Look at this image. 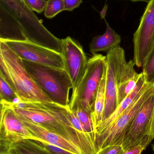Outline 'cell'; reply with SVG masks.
<instances>
[{
	"mask_svg": "<svg viewBox=\"0 0 154 154\" xmlns=\"http://www.w3.org/2000/svg\"><path fill=\"white\" fill-rule=\"evenodd\" d=\"M16 114L54 132L78 146L84 154H97L96 145L82 136L73 126L69 106L53 102L9 104Z\"/></svg>",
	"mask_w": 154,
	"mask_h": 154,
	"instance_id": "1",
	"label": "cell"
},
{
	"mask_svg": "<svg viewBox=\"0 0 154 154\" xmlns=\"http://www.w3.org/2000/svg\"><path fill=\"white\" fill-rule=\"evenodd\" d=\"M0 6L15 19L26 40L61 53V39L44 27L24 0H0Z\"/></svg>",
	"mask_w": 154,
	"mask_h": 154,
	"instance_id": "2",
	"label": "cell"
},
{
	"mask_svg": "<svg viewBox=\"0 0 154 154\" xmlns=\"http://www.w3.org/2000/svg\"><path fill=\"white\" fill-rule=\"evenodd\" d=\"M25 69L52 102L69 106L72 83L65 69L22 60Z\"/></svg>",
	"mask_w": 154,
	"mask_h": 154,
	"instance_id": "3",
	"label": "cell"
},
{
	"mask_svg": "<svg viewBox=\"0 0 154 154\" xmlns=\"http://www.w3.org/2000/svg\"><path fill=\"white\" fill-rule=\"evenodd\" d=\"M0 58L4 62L10 74L14 88L19 98V102H52L27 72L21 59L4 42L1 41Z\"/></svg>",
	"mask_w": 154,
	"mask_h": 154,
	"instance_id": "4",
	"label": "cell"
},
{
	"mask_svg": "<svg viewBox=\"0 0 154 154\" xmlns=\"http://www.w3.org/2000/svg\"><path fill=\"white\" fill-rule=\"evenodd\" d=\"M154 93V85L145 83L128 108L111 125L96 134L98 151L108 146L122 145L135 115Z\"/></svg>",
	"mask_w": 154,
	"mask_h": 154,
	"instance_id": "5",
	"label": "cell"
},
{
	"mask_svg": "<svg viewBox=\"0 0 154 154\" xmlns=\"http://www.w3.org/2000/svg\"><path fill=\"white\" fill-rule=\"evenodd\" d=\"M105 63V56L98 53L88 60L86 72L82 79L72 91L70 109L78 105L91 113Z\"/></svg>",
	"mask_w": 154,
	"mask_h": 154,
	"instance_id": "6",
	"label": "cell"
},
{
	"mask_svg": "<svg viewBox=\"0 0 154 154\" xmlns=\"http://www.w3.org/2000/svg\"><path fill=\"white\" fill-rule=\"evenodd\" d=\"M105 59L107 67L105 104L103 120L111 116L118 106V76L123 66L127 62L124 50L120 46L108 51L105 56Z\"/></svg>",
	"mask_w": 154,
	"mask_h": 154,
	"instance_id": "7",
	"label": "cell"
},
{
	"mask_svg": "<svg viewBox=\"0 0 154 154\" xmlns=\"http://www.w3.org/2000/svg\"><path fill=\"white\" fill-rule=\"evenodd\" d=\"M154 38V0L147 3L140 23L134 34V61L143 67L150 56Z\"/></svg>",
	"mask_w": 154,
	"mask_h": 154,
	"instance_id": "8",
	"label": "cell"
},
{
	"mask_svg": "<svg viewBox=\"0 0 154 154\" xmlns=\"http://www.w3.org/2000/svg\"><path fill=\"white\" fill-rule=\"evenodd\" d=\"M22 60L41 65L65 69L61 53L29 41L0 40Z\"/></svg>",
	"mask_w": 154,
	"mask_h": 154,
	"instance_id": "9",
	"label": "cell"
},
{
	"mask_svg": "<svg viewBox=\"0 0 154 154\" xmlns=\"http://www.w3.org/2000/svg\"><path fill=\"white\" fill-rule=\"evenodd\" d=\"M33 137L10 104L1 101V152L6 151L21 140H32Z\"/></svg>",
	"mask_w": 154,
	"mask_h": 154,
	"instance_id": "10",
	"label": "cell"
},
{
	"mask_svg": "<svg viewBox=\"0 0 154 154\" xmlns=\"http://www.w3.org/2000/svg\"><path fill=\"white\" fill-rule=\"evenodd\" d=\"M61 54L73 91L85 74L88 60L82 47L70 37L61 39Z\"/></svg>",
	"mask_w": 154,
	"mask_h": 154,
	"instance_id": "11",
	"label": "cell"
},
{
	"mask_svg": "<svg viewBox=\"0 0 154 154\" xmlns=\"http://www.w3.org/2000/svg\"><path fill=\"white\" fill-rule=\"evenodd\" d=\"M154 93L146 101L135 116L126 134L122 146L125 151L138 145L147 147L145 143L147 126L152 116Z\"/></svg>",
	"mask_w": 154,
	"mask_h": 154,
	"instance_id": "12",
	"label": "cell"
},
{
	"mask_svg": "<svg viewBox=\"0 0 154 154\" xmlns=\"http://www.w3.org/2000/svg\"><path fill=\"white\" fill-rule=\"evenodd\" d=\"M18 116L24 126L33 135L34 137L32 140L37 138L43 140L72 154H84L78 146L61 136L49 131L29 119Z\"/></svg>",
	"mask_w": 154,
	"mask_h": 154,
	"instance_id": "13",
	"label": "cell"
},
{
	"mask_svg": "<svg viewBox=\"0 0 154 154\" xmlns=\"http://www.w3.org/2000/svg\"><path fill=\"white\" fill-rule=\"evenodd\" d=\"M134 60H129L123 66L118 78V105L136 87L143 73L138 74L134 69Z\"/></svg>",
	"mask_w": 154,
	"mask_h": 154,
	"instance_id": "14",
	"label": "cell"
},
{
	"mask_svg": "<svg viewBox=\"0 0 154 154\" xmlns=\"http://www.w3.org/2000/svg\"><path fill=\"white\" fill-rule=\"evenodd\" d=\"M106 23L105 32L102 35L93 37L89 45L90 51L93 55L100 51H108L120 46L121 38L109 26L108 23L104 19Z\"/></svg>",
	"mask_w": 154,
	"mask_h": 154,
	"instance_id": "15",
	"label": "cell"
},
{
	"mask_svg": "<svg viewBox=\"0 0 154 154\" xmlns=\"http://www.w3.org/2000/svg\"><path fill=\"white\" fill-rule=\"evenodd\" d=\"M0 40H26L17 22L0 6Z\"/></svg>",
	"mask_w": 154,
	"mask_h": 154,
	"instance_id": "16",
	"label": "cell"
},
{
	"mask_svg": "<svg viewBox=\"0 0 154 154\" xmlns=\"http://www.w3.org/2000/svg\"><path fill=\"white\" fill-rule=\"evenodd\" d=\"M145 83L144 77L143 74L134 89L120 103L116 109L111 116H109L106 119L103 120L98 126L96 129V134L111 125L121 116V114L129 107L131 103L134 100L136 97L140 92Z\"/></svg>",
	"mask_w": 154,
	"mask_h": 154,
	"instance_id": "17",
	"label": "cell"
},
{
	"mask_svg": "<svg viewBox=\"0 0 154 154\" xmlns=\"http://www.w3.org/2000/svg\"><path fill=\"white\" fill-rule=\"evenodd\" d=\"M106 72V63H105L104 73L97 91L93 109L91 113V119L96 131L98 126L103 120V116L105 104Z\"/></svg>",
	"mask_w": 154,
	"mask_h": 154,
	"instance_id": "18",
	"label": "cell"
},
{
	"mask_svg": "<svg viewBox=\"0 0 154 154\" xmlns=\"http://www.w3.org/2000/svg\"><path fill=\"white\" fill-rule=\"evenodd\" d=\"M0 154H44L41 145L37 141L24 139L12 145Z\"/></svg>",
	"mask_w": 154,
	"mask_h": 154,
	"instance_id": "19",
	"label": "cell"
},
{
	"mask_svg": "<svg viewBox=\"0 0 154 154\" xmlns=\"http://www.w3.org/2000/svg\"><path fill=\"white\" fill-rule=\"evenodd\" d=\"M70 109L73 110L75 112L77 117L86 131L91 134L96 141V131L92 122L91 113L84 109L82 107L78 105L74 106Z\"/></svg>",
	"mask_w": 154,
	"mask_h": 154,
	"instance_id": "20",
	"label": "cell"
},
{
	"mask_svg": "<svg viewBox=\"0 0 154 154\" xmlns=\"http://www.w3.org/2000/svg\"><path fill=\"white\" fill-rule=\"evenodd\" d=\"M0 98L1 101L8 104H14L19 102L17 93L2 77H0Z\"/></svg>",
	"mask_w": 154,
	"mask_h": 154,
	"instance_id": "21",
	"label": "cell"
},
{
	"mask_svg": "<svg viewBox=\"0 0 154 154\" xmlns=\"http://www.w3.org/2000/svg\"><path fill=\"white\" fill-rule=\"evenodd\" d=\"M64 11V0H48L44 10V15L48 19H52Z\"/></svg>",
	"mask_w": 154,
	"mask_h": 154,
	"instance_id": "22",
	"label": "cell"
},
{
	"mask_svg": "<svg viewBox=\"0 0 154 154\" xmlns=\"http://www.w3.org/2000/svg\"><path fill=\"white\" fill-rule=\"evenodd\" d=\"M142 73L146 83L154 85V50L143 68Z\"/></svg>",
	"mask_w": 154,
	"mask_h": 154,
	"instance_id": "23",
	"label": "cell"
},
{
	"mask_svg": "<svg viewBox=\"0 0 154 154\" xmlns=\"http://www.w3.org/2000/svg\"><path fill=\"white\" fill-rule=\"evenodd\" d=\"M28 7L38 13H41L44 11L47 1L46 0H24Z\"/></svg>",
	"mask_w": 154,
	"mask_h": 154,
	"instance_id": "24",
	"label": "cell"
},
{
	"mask_svg": "<svg viewBox=\"0 0 154 154\" xmlns=\"http://www.w3.org/2000/svg\"><path fill=\"white\" fill-rule=\"evenodd\" d=\"M124 152L122 145H115L108 146L100 149L97 154H123Z\"/></svg>",
	"mask_w": 154,
	"mask_h": 154,
	"instance_id": "25",
	"label": "cell"
},
{
	"mask_svg": "<svg viewBox=\"0 0 154 154\" xmlns=\"http://www.w3.org/2000/svg\"><path fill=\"white\" fill-rule=\"evenodd\" d=\"M154 138V102L153 106L152 111V116L149 121V124L147 126L146 134L145 143L147 145L152 141Z\"/></svg>",
	"mask_w": 154,
	"mask_h": 154,
	"instance_id": "26",
	"label": "cell"
},
{
	"mask_svg": "<svg viewBox=\"0 0 154 154\" xmlns=\"http://www.w3.org/2000/svg\"><path fill=\"white\" fill-rule=\"evenodd\" d=\"M0 77H2L11 87V88L14 89L13 84L11 80L10 74L8 72L4 62L1 58H0Z\"/></svg>",
	"mask_w": 154,
	"mask_h": 154,
	"instance_id": "27",
	"label": "cell"
},
{
	"mask_svg": "<svg viewBox=\"0 0 154 154\" xmlns=\"http://www.w3.org/2000/svg\"><path fill=\"white\" fill-rule=\"evenodd\" d=\"M65 11H71L82 3V0H64Z\"/></svg>",
	"mask_w": 154,
	"mask_h": 154,
	"instance_id": "28",
	"label": "cell"
},
{
	"mask_svg": "<svg viewBox=\"0 0 154 154\" xmlns=\"http://www.w3.org/2000/svg\"><path fill=\"white\" fill-rule=\"evenodd\" d=\"M146 147L143 145H138L125 151L123 154H141Z\"/></svg>",
	"mask_w": 154,
	"mask_h": 154,
	"instance_id": "29",
	"label": "cell"
},
{
	"mask_svg": "<svg viewBox=\"0 0 154 154\" xmlns=\"http://www.w3.org/2000/svg\"><path fill=\"white\" fill-rule=\"evenodd\" d=\"M41 146H42L41 145ZM42 150H43V152H44V154H58L54 153H53L52 152H50V151L48 150V149L45 148V147H43V146H42Z\"/></svg>",
	"mask_w": 154,
	"mask_h": 154,
	"instance_id": "30",
	"label": "cell"
},
{
	"mask_svg": "<svg viewBox=\"0 0 154 154\" xmlns=\"http://www.w3.org/2000/svg\"><path fill=\"white\" fill-rule=\"evenodd\" d=\"M127 1H130L133 2H145L147 3L150 0H127Z\"/></svg>",
	"mask_w": 154,
	"mask_h": 154,
	"instance_id": "31",
	"label": "cell"
},
{
	"mask_svg": "<svg viewBox=\"0 0 154 154\" xmlns=\"http://www.w3.org/2000/svg\"><path fill=\"white\" fill-rule=\"evenodd\" d=\"M154 50V38L153 39V41L152 42V48H151V52H150V55H151V53L152 52V51H153ZM150 56H149V57H150Z\"/></svg>",
	"mask_w": 154,
	"mask_h": 154,
	"instance_id": "32",
	"label": "cell"
}]
</instances>
